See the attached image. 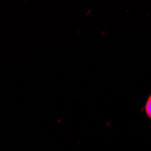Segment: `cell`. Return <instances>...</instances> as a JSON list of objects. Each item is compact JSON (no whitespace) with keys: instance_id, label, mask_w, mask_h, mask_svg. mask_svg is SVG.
Masks as SVG:
<instances>
[{"instance_id":"1","label":"cell","mask_w":151,"mask_h":151,"mask_svg":"<svg viewBox=\"0 0 151 151\" xmlns=\"http://www.w3.org/2000/svg\"><path fill=\"white\" fill-rule=\"evenodd\" d=\"M144 111L146 115L147 116V118L151 119V94L148 95V97L146 101V103L144 106Z\"/></svg>"}]
</instances>
